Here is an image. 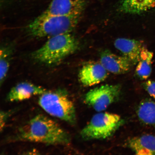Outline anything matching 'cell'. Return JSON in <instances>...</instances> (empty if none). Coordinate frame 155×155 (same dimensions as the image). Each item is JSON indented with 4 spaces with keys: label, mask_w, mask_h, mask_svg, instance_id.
Segmentation results:
<instances>
[{
    "label": "cell",
    "mask_w": 155,
    "mask_h": 155,
    "mask_svg": "<svg viewBox=\"0 0 155 155\" xmlns=\"http://www.w3.org/2000/svg\"><path fill=\"white\" fill-rule=\"evenodd\" d=\"M108 72L100 62H88L79 71V79L84 86H92L105 80L108 77Z\"/></svg>",
    "instance_id": "obj_8"
},
{
    "label": "cell",
    "mask_w": 155,
    "mask_h": 155,
    "mask_svg": "<svg viewBox=\"0 0 155 155\" xmlns=\"http://www.w3.org/2000/svg\"><path fill=\"white\" fill-rule=\"evenodd\" d=\"M80 17L42 14L29 24L28 31L31 35L39 38L70 33L77 26Z\"/></svg>",
    "instance_id": "obj_3"
},
{
    "label": "cell",
    "mask_w": 155,
    "mask_h": 155,
    "mask_svg": "<svg viewBox=\"0 0 155 155\" xmlns=\"http://www.w3.org/2000/svg\"><path fill=\"white\" fill-rule=\"evenodd\" d=\"M13 48L11 46H4L1 48L0 54V81L2 84L6 77L10 67Z\"/></svg>",
    "instance_id": "obj_16"
},
{
    "label": "cell",
    "mask_w": 155,
    "mask_h": 155,
    "mask_svg": "<svg viewBox=\"0 0 155 155\" xmlns=\"http://www.w3.org/2000/svg\"><path fill=\"white\" fill-rule=\"evenodd\" d=\"M38 104L45 111L54 117L73 125L76 121L74 104L63 89L46 91L40 95Z\"/></svg>",
    "instance_id": "obj_4"
},
{
    "label": "cell",
    "mask_w": 155,
    "mask_h": 155,
    "mask_svg": "<svg viewBox=\"0 0 155 155\" xmlns=\"http://www.w3.org/2000/svg\"><path fill=\"white\" fill-rule=\"evenodd\" d=\"M114 46L133 65H137L138 63L141 50L144 47L139 41L123 38L116 40Z\"/></svg>",
    "instance_id": "obj_11"
},
{
    "label": "cell",
    "mask_w": 155,
    "mask_h": 155,
    "mask_svg": "<svg viewBox=\"0 0 155 155\" xmlns=\"http://www.w3.org/2000/svg\"><path fill=\"white\" fill-rule=\"evenodd\" d=\"M129 148L137 155H155V136L145 134L130 139Z\"/></svg>",
    "instance_id": "obj_12"
},
{
    "label": "cell",
    "mask_w": 155,
    "mask_h": 155,
    "mask_svg": "<svg viewBox=\"0 0 155 155\" xmlns=\"http://www.w3.org/2000/svg\"><path fill=\"white\" fill-rule=\"evenodd\" d=\"M12 140L48 145H67L71 142V137L69 134L55 121L40 114L19 128Z\"/></svg>",
    "instance_id": "obj_1"
},
{
    "label": "cell",
    "mask_w": 155,
    "mask_h": 155,
    "mask_svg": "<svg viewBox=\"0 0 155 155\" xmlns=\"http://www.w3.org/2000/svg\"><path fill=\"white\" fill-rule=\"evenodd\" d=\"M12 112L1 111L0 114L1 122H0V129L1 131L3 130L5 127L6 123L9 116L11 115Z\"/></svg>",
    "instance_id": "obj_18"
},
{
    "label": "cell",
    "mask_w": 155,
    "mask_h": 155,
    "mask_svg": "<svg viewBox=\"0 0 155 155\" xmlns=\"http://www.w3.org/2000/svg\"><path fill=\"white\" fill-rule=\"evenodd\" d=\"M100 62L108 72L116 74L129 72L133 65L127 58L116 55L107 50L101 53Z\"/></svg>",
    "instance_id": "obj_9"
},
{
    "label": "cell",
    "mask_w": 155,
    "mask_h": 155,
    "mask_svg": "<svg viewBox=\"0 0 155 155\" xmlns=\"http://www.w3.org/2000/svg\"><path fill=\"white\" fill-rule=\"evenodd\" d=\"M119 84H105L92 89L87 93L84 101L98 112H102L115 102L120 94Z\"/></svg>",
    "instance_id": "obj_6"
},
{
    "label": "cell",
    "mask_w": 155,
    "mask_h": 155,
    "mask_svg": "<svg viewBox=\"0 0 155 155\" xmlns=\"http://www.w3.org/2000/svg\"><path fill=\"white\" fill-rule=\"evenodd\" d=\"M79 47L77 40L70 33L49 38L44 45L32 53L38 63L47 65L57 64L76 51Z\"/></svg>",
    "instance_id": "obj_2"
},
{
    "label": "cell",
    "mask_w": 155,
    "mask_h": 155,
    "mask_svg": "<svg viewBox=\"0 0 155 155\" xmlns=\"http://www.w3.org/2000/svg\"><path fill=\"white\" fill-rule=\"evenodd\" d=\"M124 124L120 116L106 112H99L93 116L82 131L81 135L86 140L108 138Z\"/></svg>",
    "instance_id": "obj_5"
},
{
    "label": "cell",
    "mask_w": 155,
    "mask_h": 155,
    "mask_svg": "<svg viewBox=\"0 0 155 155\" xmlns=\"http://www.w3.org/2000/svg\"><path fill=\"white\" fill-rule=\"evenodd\" d=\"M137 113L141 123L155 128V101L148 98L142 100L137 107Z\"/></svg>",
    "instance_id": "obj_13"
},
{
    "label": "cell",
    "mask_w": 155,
    "mask_h": 155,
    "mask_svg": "<svg viewBox=\"0 0 155 155\" xmlns=\"http://www.w3.org/2000/svg\"><path fill=\"white\" fill-rule=\"evenodd\" d=\"M153 56L152 52L143 47L135 71L137 77L141 80H147L150 76L152 71Z\"/></svg>",
    "instance_id": "obj_15"
},
{
    "label": "cell",
    "mask_w": 155,
    "mask_h": 155,
    "mask_svg": "<svg viewBox=\"0 0 155 155\" xmlns=\"http://www.w3.org/2000/svg\"><path fill=\"white\" fill-rule=\"evenodd\" d=\"M84 0H52L45 15L81 16L84 10Z\"/></svg>",
    "instance_id": "obj_7"
},
{
    "label": "cell",
    "mask_w": 155,
    "mask_h": 155,
    "mask_svg": "<svg viewBox=\"0 0 155 155\" xmlns=\"http://www.w3.org/2000/svg\"><path fill=\"white\" fill-rule=\"evenodd\" d=\"M46 91L43 87L32 83H21L11 89L7 95V100L10 102L22 101L35 96L40 95Z\"/></svg>",
    "instance_id": "obj_10"
},
{
    "label": "cell",
    "mask_w": 155,
    "mask_h": 155,
    "mask_svg": "<svg viewBox=\"0 0 155 155\" xmlns=\"http://www.w3.org/2000/svg\"><path fill=\"white\" fill-rule=\"evenodd\" d=\"M143 86L148 94L155 100V81H147L143 83Z\"/></svg>",
    "instance_id": "obj_17"
},
{
    "label": "cell",
    "mask_w": 155,
    "mask_h": 155,
    "mask_svg": "<svg viewBox=\"0 0 155 155\" xmlns=\"http://www.w3.org/2000/svg\"><path fill=\"white\" fill-rule=\"evenodd\" d=\"M155 6V0H121L120 9L124 13L137 14Z\"/></svg>",
    "instance_id": "obj_14"
}]
</instances>
